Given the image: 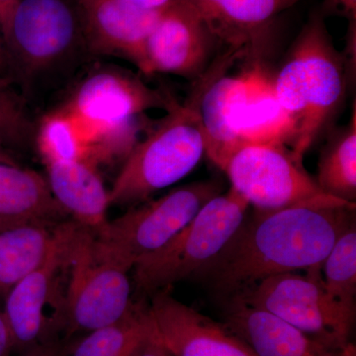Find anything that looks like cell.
Instances as JSON below:
<instances>
[{
	"label": "cell",
	"mask_w": 356,
	"mask_h": 356,
	"mask_svg": "<svg viewBox=\"0 0 356 356\" xmlns=\"http://www.w3.org/2000/svg\"><path fill=\"white\" fill-rule=\"evenodd\" d=\"M355 221V204L330 196L282 209L250 210L220 254L194 278L222 301L235 298L270 276L322 266Z\"/></svg>",
	"instance_id": "1"
},
{
	"label": "cell",
	"mask_w": 356,
	"mask_h": 356,
	"mask_svg": "<svg viewBox=\"0 0 356 356\" xmlns=\"http://www.w3.org/2000/svg\"><path fill=\"white\" fill-rule=\"evenodd\" d=\"M351 72L337 50L322 10L314 11L288 50L273 95L289 121L287 146L304 158L332 129L351 86Z\"/></svg>",
	"instance_id": "2"
},
{
	"label": "cell",
	"mask_w": 356,
	"mask_h": 356,
	"mask_svg": "<svg viewBox=\"0 0 356 356\" xmlns=\"http://www.w3.org/2000/svg\"><path fill=\"white\" fill-rule=\"evenodd\" d=\"M177 103L130 72L103 69L86 77L64 107L81 129L88 161L97 166L125 161L138 143L143 114L151 109L168 111Z\"/></svg>",
	"instance_id": "3"
},
{
	"label": "cell",
	"mask_w": 356,
	"mask_h": 356,
	"mask_svg": "<svg viewBox=\"0 0 356 356\" xmlns=\"http://www.w3.org/2000/svg\"><path fill=\"white\" fill-rule=\"evenodd\" d=\"M0 29L10 77L25 88L88 51L77 0H14Z\"/></svg>",
	"instance_id": "4"
},
{
	"label": "cell",
	"mask_w": 356,
	"mask_h": 356,
	"mask_svg": "<svg viewBox=\"0 0 356 356\" xmlns=\"http://www.w3.org/2000/svg\"><path fill=\"white\" fill-rule=\"evenodd\" d=\"M205 154L197 104L173 105L124 161L108 191L109 205L135 206L184 179Z\"/></svg>",
	"instance_id": "5"
},
{
	"label": "cell",
	"mask_w": 356,
	"mask_h": 356,
	"mask_svg": "<svg viewBox=\"0 0 356 356\" xmlns=\"http://www.w3.org/2000/svg\"><path fill=\"white\" fill-rule=\"evenodd\" d=\"M250 210L247 201L232 188L215 196L165 247L134 264V284L152 295L195 277L220 254Z\"/></svg>",
	"instance_id": "6"
},
{
	"label": "cell",
	"mask_w": 356,
	"mask_h": 356,
	"mask_svg": "<svg viewBox=\"0 0 356 356\" xmlns=\"http://www.w3.org/2000/svg\"><path fill=\"white\" fill-rule=\"evenodd\" d=\"M132 269L95 231L81 227L70 254L60 309L69 331L86 334L124 317L134 304L129 275Z\"/></svg>",
	"instance_id": "7"
},
{
	"label": "cell",
	"mask_w": 356,
	"mask_h": 356,
	"mask_svg": "<svg viewBox=\"0 0 356 356\" xmlns=\"http://www.w3.org/2000/svg\"><path fill=\"white\" fill-rule=\"evenodd\" d=\"M222 192L219 180L177 187L158 199L132 206L95 232L105 245L134 266L170 242L208 201Z\"/></svg>",
	"instance_id": "8"
},
{
	"label": "cell",
	"mask_w": 356,
	"mask_h": 356,
	"mask_svg": "<svg viewBox=\"0 0 356 356\" xmlns=\"http://www.w3.org/2000/svg\"><path fill=\"white\" fill-rule=\"evenodd\" d=\"M222 172L229 178V188L254 209H282L327 196L304 168L303 158L284 143L242 145Z\"/></svg>",
	"instance_id": "9"
},
{
	"label": "cell",
	"mask_w": 356,
	"mask_h": 356,
	"mask_svg": "<svg viewBox=\"0 0 356 356\" xmlns=\"http://www.w3.org/2000/svg\"><path fill=\"white\" fill-rule=\"evenodd\" d=\"M232 299L268 312L334 350L355 348L351 341L353 325L337 313L325 294L322 266L307 269L304 274L270 276Z\"/></svg>",
	"instance_id": "10"
},
{
	"label": "cell",
	"mask_w": 356,
	"mask_h": 356,
	"mask_svg": "<svg viewBox=\"0 0 356 356\" xmlns=\"http://www.w3.org/2000/svg\"><path fill=\"white\" fill-rule=\"evenodd\" d=\"M219 41L186 0L163 8L146 44L145 74H173L194 81L216 57Z\"/></svg>",
	"instance_id": "11"
},
{
	"label": "cell",
	"mask_w": 356,
	"mask_h": 356,
	"mask_svg": "<svg viewBox=\"0 0 356 356\" xmlns=\"http://www.w3.org/2000/svg\"><path fill=\"white\" fill-rule=\"evenodd\" d=\"M149 313L154 336L172 356H257L225 323L175 299L170 289L151 295Z\"/></svg>",
	"instance_id": "12"
},
{
	"label": "cell",
	"mask_w": 356,
	"mask_h": 356,
	"mask_svg": "<svg viewBox=\"0 0 356 356\" xmlns=\"http://www.w3.org/2000/svg\"><path fill=\"white\" fill-rule=\"evenodd\" d=\"M81 226L60 222L57 238L43 264L7 292L3 316L13 344L37 346L46 330V309L50 305L62 273L70 264L72 247Z\"/></svg>",
	"instance_id": "13"
},
{
	"label": "cell",
	"mask_w": 356,
	"mask_h": 356,
	"mask_svg": "<svg viewBox=\"0 0 356 356\" xmlns=\"http://www.w3.org/2000/svg\"><path fill=\"white\" fill-rule=\"evenodd\" d=\"M229 69L224 58L213 60L199 77L203 89L193 86L187 97L197 104L205 154L222 170L243 145L241 119L248 102L247 79L227 76Z\"/></svg>",
	"instance_id": "14"
},
{
	"label": "cell",
	"mask_w": 356,
	"mask_h": 356,
	"mask_svg": "<svg viewBox=\"0 0 356 356\" xmlns=\"http://www.w3.org/2000/svg\"><path fill=\"white\" fill-rule=\"evenodd\" d=\"M88 51L130 60L144 72L145 51L161 10H143L120 0H77Z\"/></svg>",
	"instance_id": "15"
},
{
	"label": "cell",
	"mask_w": 356,
	"mask_h": 356,
	"mask_svg": "<svg viewBox=\"0 0 356 356\" xmlns=\"http://www.w3.org/2000/svg\"><path fill=\"white\" fill-rule=\"evenodd\" d=\"M226 49L259 60L273 40L276 17L301 0H186Z\"/></svg>",
	"instance_id": "16"
},
{
	"label": "cell",
	"mask_w": 356,
	"mask_h": 356,
	"mask_svg": "<svg viewBox=\"0 0 356 356\" xmlns=\"http://www.w3.org/2000/svg\"><path fill=\"white\" fill-rule=\"evenodd\" d=\"M222 322L242 337L257 356H356L355 348L334 350L241 300L224 301Z\"/></svg>",
	"instance_id": "17"
},
{
	"label": "cell",
	"mask_w": 356,
	"mask_h": 356,
	"mask_svg": "<svg viewBox=\"0 0 356 356\" xmlns=\"http://www.w3.org/2000/svg\"><path fill=\"white\" fill-rule=\"evenodd\" d=\"M53 198L65 216L83 228L97 232L107 219L108 191L97 166L86 161L44 163Z\"/></svg>",
	"instance_id": "18"
},
{
	"label": "cell",
	"mask_w": 356,
	"mask_h": 356,
	"mask_svg": "<svg viewBox=\"0 0 356 356\" xmlns=\"http://www.w3.org/2000/svg\"><path fill=\"white\" fill-rule=\"evenodd\" d=\"M64 216L46 177L18 163H0V228L28 222L57 225Z\"/></svg>",
	"instance_id": "19"
},
{
	"label": "cell",
	"mask_w": 356,
	"mask_h": 356,
	"mask_svg": "<svg viewBox=\"0 0 356 356\" xmlns=\"http://www.w3.org/2000/svg\"><path fill=\"white\" fill-rule=\"evenodd\" d=\"M58 224L28 222L0 228L1 294L43 264L57 238Z\"/></svg>",
	"instance_id": "20"
},
{
	"label": "cell",
	"mask_w": 356,
	"mask_h": 356,
	"mask_svg": "<svg viewBox=\"0 0 356 356\" xmlns=\"http://www.w3.org/2000/svg\"><path fill=\"white\" fill-rule=\"evenodd\" d=\"M318 186L325 195L344 202L356 201V108L355 102L350 120L344 127L332 129L321 152Z\"/></svg>",
	"instance_id": "21"
},
{
	"label": "cell",
	"mask_w": 356,
	"mask_h": 356,
	"mask_svg": "<svg viewBox=\"0 0 356 356\" xmlns=\"http://www.w3.org/2000/svg\"><path fill=\"white\" fill-rule=\"evenodd\" d=\"M151 330L149 304L138 302L113 324L86 332L67 356H133Z\"/></svg>",
	"instance_id": "22"
},
{
	"label": "cell",
	"mask_w": 356,
	"mask_h": 356,
	"mask_svg": "<svg viewBox=\"0 0 356 356\" xmlns=\"http://www.w3.org/2000/svg\"><path fill=\"white\" fill-rule=\"evenodd\" d=\"M325 294L337 313L355 325L356 295V222L339 236L322 264Z\"/></svg>",
	"instance_id": "23"
},
{
	"label": "cell",
	"mask_w": 356,
	"mask_h": 356,
	"mask_svg": "<svg viewBox=\"0 0 356 356\" xmlns=\"http://www.w3.org/2000/svg\"><path fill=\"white\" fill-rule=\"evenodd\" d=\"M35 140L44 163L88 161V146L81 129L64 106L42 119Z\"/></svg>",
	"instance_id": "24"
},
{
	"label": "cell",
	"mask_w": 356,
	"mask_h": 356,
	"mask_svg": "<svg viewBox=\"0 0 356 356\" xmlns=\"http://www.w3.org/2000/svg\"><path fill=\"white\" fill-rule=\"evenodd\" d=\"M35 135L36 130L22 105L0 84V144L8 149L27 147Z\"/></svg>",
	"instance_id": "25"
},
{
	"label": "cell",
	"mask_w": 356,
	"mask_h": 356,
	"mask_svg": "<svg viewBox=\"0 0 356 356\" xmlns=\"http://www.w3.org/2000/svg\"><path fill=\"white\" fill-rule=\"evenodd\" d=\"M133 356H172L156 337L154 336L153 327L147 336L143 339Z\"/></svg>",
	"instance_id": "26"
},
{
	"label": "cell",
	"mask_w": 356,
	"mask_h": 356,
	"mask_svg": "<svg viewBox=\"0 0 356 356\" xmlns=\"http://www.w3.org/2000/svg\"><path fill=\"white\" fill-rule=\"evenodd\" d=\"M323 13H343L351 20L356 19V0H325Z\"/></svg>",
	"instance_id": "27"
},
{
	"label": "cell",
	"mask_w": 356,
	"mask_h": 356,
	"mask_svg": "<svg viewBox=\"0 0 356 356\" xmlns=\"http://www.w3.org/2000/svg\"><path fill=\"white\" fill-rule=\"evenodd\" d=\"M120 1L143 10H161L165 8L172 0H120Z\"/></svg>",
	"instance_id": "28"
},
{
	"label": "cell",
	"mask_w": 356,
	"mask_h": 356,
	"mask_svg": "<svg viewBox=\"0 0 356 356\" xmlns=\"http://www.w3.org/2000/svg\"><path fill=\"white\" fill-rule=\"evenodd\" d=\"M25 356H64L60 348L55 344L46 341L33 346L32 350Z\"/></svg>",
	"instance_id": "29"
},
{
	"label": "cell",
	"mask_w": 356,
	"mask_h": 356,
	"mask_svg": "<svg viewBox=\"0 0 356 356\" xmlns=\"http://www.w3.org/2000/svg\"><path fill=\"white\" fill-rule=\"evenodd\" d=\"M11 344H13V339H11L8 325L6 324L3 314H0V356L6 355Z\"/></svg>",
	"instance_id": "30"
},
{
	"label": "cell",
	"mask_w": 356,
	"mask_h": 356,
	"mask_svg": "<svg viewBox=\"0 0 356 356\" xmlns=\"http://www.w3.org/2000/svg\"><path fill=\"white\" fill-rule=\"evenodd\" d=\"M9 79H10V74H9L8 62H7L6 48H4L1 29H0V84L6 86Z\"/></svg>",
	"instance_id": "31"
},
{
	"label": "cell",
	"mask_w": 356,
	"mask_h": 356,
	"mask_svg": "<svg viewBox=\"0 0 356 356\" xmlns=\"http://www.w3.org/2000/svg\"><path fill=\"white\" fill-rule=\"evenodd\" d=\"M0 163H8V165H17V161L9 153V149H6L3 145L0 144Z\"/></svg>",
	"instance_id": "32"
},
{
	"label": "cell",
	"mask_w": 356,
	"mask_h": 356,
	"mask_svg": "<svg viewBox=\"0 0 356 356\" xmlns=\"http://www.w3.org/2000/svg\"><path fill=\"white\" fill-rule=\"evenodd\" d=\"M14 0H0V13L1 10H3L6 6H8L9 4L13 3Z\"/></svg>",
	"instance_id": "33"
}]
</instances>
